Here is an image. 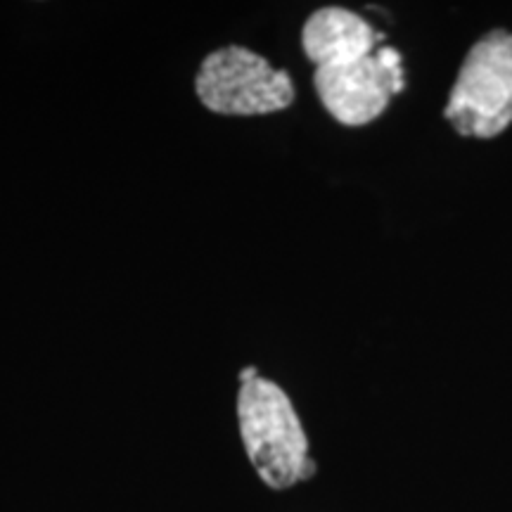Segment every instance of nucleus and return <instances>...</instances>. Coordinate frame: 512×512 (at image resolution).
Returning <instances> with one entry per match:
<instances>
[{
	"instance_id": "nucleus-1",
	"label": "nucleus",
	"mask_w": 512,
	"mask_h": 512,
	"mask_svg": "<svg viewBox=\"0 0 512 512\" xmlns=\"http://www.w3.org/2000/svg\"><path fill=\"white\" fill-rule=\"evenodd\" d=\"M238 425L247 458L268 489L285 491L316 475L297 408L280 384L256 368L240 373Z\"/></svg>"
},
{
	"instance_id": "nucleus-2",
	"label": "nucleus",
	"mask_w": 512,
	"mask_h": 512,
	"mask_svg": "<svg viewBox=\"0 0 512 512\" xmlns=\"http://www.w3.org/2000/svg\"><path fill=\"white\" fill-rule=\"evenodd\" d=\"M444 117L465 138L489 140L512 124V31L494 29L467 50Z\"/></svg>"
},
{
	"instance_id": "nucleus-3",
	"label": "nucleus",
	"mask_w": 512,
	"mask_h": 512,
	"mask_svg": "<svg viewBox=\"0 0 512 512\" xmlns=\"http://www.w3.org/2000/svg\"><path fill=\"white\" fill-rule=\"evenodd\" d=\"M195 95L221 117H266L297 98L292 76L245 46H223L204 57L195 74Z\"/></svg>"
},
{
	"instance_id": "nucleus-4",
	"label": "nucleus",
	"mask_w": 512,
	"mask_h": 512,
	"mask_svg": "<svg viewBox=\"0 0 512 512\" xmlns=\"http://www.w3.org/2000/svg\"><path fill=\"white\" fill-rule=\"evenodd\" d=\"M403 86V57L387 43L370 55L320 64L313 72L320 105L342 126L373 124Z\"/></svg>"
},
{
	"instance_id": "nucleus-5",
	"label": "nucleus",
	"mask_w": 512,
	"mask_h": 512,
	"mask_svg": "<svg viewBox=\"0 0 512 512\" xmlns=\"http://www.w3.org/2000/svg\"><path fill=\"white\" fill-rule=\"evenodd\" d=\"M384 46V36L358 12L328 5L311 12L302 27V50L313 67L370 55Z\"/></svg>"
}]
</instances>
